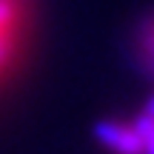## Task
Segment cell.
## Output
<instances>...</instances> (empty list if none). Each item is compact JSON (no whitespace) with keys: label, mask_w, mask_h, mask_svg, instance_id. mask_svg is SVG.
<instances>
[{"label":"cell","mask_w":154,"mask_h":154,"mask_svg":"<svg viewBox=\"0 0 154 154\" xmlns=\"http://www.w3.org/2000/svg\"><path fill=\"white\" fill-rule=\"evenodd\" d=\"M131 128L137 137V154H154V100L137 120H131Z\"/></svg>","instance_id":"cell-3"},{"label":"cell","mask_w":154,"mask_h":154,"mask_svg":"<svg viewBox=\"0 0 154 154\" xmlns=\"http://www.w3.org/2000/svg\"><path fill=\"white\" fill-rule=\"evenodd\" d=\"M137 60L146 74L154 77V14H149L137 29Z\"/></svg>","instance_id":"cell-2"},{"label":"cell","mask_w":154,"mask_h":154,"mask_svg":"<svg viewBox=\"0 0 154 154\" xmlns=\"http://www.w3.org/2000/svg\"><path fill=\"white\" fill-rule=\"evenodd\" d=\"M26 14L20 0H0V77L9 74L23 51Z\"/></svg>","instance_id":"cell-1"}]
</instances>
